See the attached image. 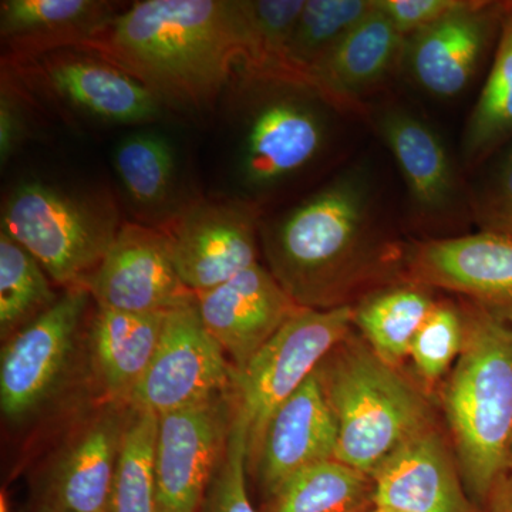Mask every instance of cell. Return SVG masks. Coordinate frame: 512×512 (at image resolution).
<instances>
[{
	"mask_svg": "<svg viewBox=\"0 0 512 512\" xmlns=\"http://www.w3.org/2000/svg\"><path fill=\"white\" fill-rule=\"evenodd\" d=\"M0 512H10L9 498L5 491H2V495H0Z\"/></svg>",
	"mask_w": 512,
	"mask_h": 512,
	"instance_id": "74e56055",
	"label": "cell"
},
{
	"mask_svg": "<svg viewBox=\"0 0 512 512\" xmlns=\"http://www.w3.org/2000/svg\"><path fill=\"white\" fill-rule=\"evenodd\" d=\"M491 158L490 170L468 195L471 218L481 231L512 234V140Z\"/></svg>",
	"mask_w": 512,
	"mask_h": 512,
	"instance_id": "836d02e7",
	"label": "cell"
},
{
	"mask_svg": "<svg viewBox=\"0 0 512 512\" xmlns=\"http://www.w3.org/2000/svg\"><path fill=\"white\" fill-rule=\"evenodd\" d=\"M376 128L399 165L417 221L453 224L464 212L471 215L450 153L426 121L393 106L377 116Z\"/></svg>",
	"mask_w": 512,
	"mask_h": 512,
	"instance_id": "2e32d148",
	"label": "cell"
},
{
	"mask_svg": "<svg viewBox=\"0 0 512 512\" xmlns=\"http://www.w3.org/2000/svg\"><path fill=\"white\" fill-rule=\"evenodd\" d=\"M248 441L237 417L232 420L227 448L200 512H256L247 488Z\"/></svg>",
	"mask_w": 512,
	"mask_h": 512,
	"instance_id": "d6a6232c",
	"label": "cell"
},
{
	"mask_svg": "<svg viewBox=\"0 0 512 512\" xmlns=\"http://www.w3.org/2000/svg\"><path fill=\"white\" fill-rule=\"evenodd\" d=\"M372 511H373V508H372V510H369V511H365V512H372Z\"/></svg>",
	"mask_w": 512,
	"mask_h": 512,
	"instance_id": "ab89813d",
	"label": "cell"
},
{
	"mask_svg": "<svg viewBox=\"0 0 512 512\" xmlns=\"http://www.w3.org/2000/svg\"><path fill=\"white\" fill-rule=\"evenodd\" d=\"M86 289L97 306L133 313H168L195 299L161 229L140 224H123Z\"/></svg>",
	"mask_w": 512,
	"mask_h": 512,
	"instance_id": "4fadbf2b",
	"label": "cell"
},
{
	"mask_svg": "<svg viewBox=\"0 0 512 512\" xmlns=\"http://www.w3.org/2000/svg\"><path fill=\"white\" fill-rule=\"evenodd\" d=\"M269 271L302 308L349 305L350 296L390 278L400 259L377 217L372 184L352 168L262 234Z\"/></svg>",
	"mask_w": 512,
	"mask_h": 512,
	"instance_id": "7a4b0ae2",
	"label": "cell"
},
{
	"mask_svg": "<svg viewBox=\"0 0 512 512\" xmlns=\"http://www.w3.org/2000/svg\"><path fill=\"white\" fill-rule=\"evenodd\" d=\"M96 0H3L0 35L16 57L30 59L66 47L82 49L114 18Z\"/></svg>",
	"mask_w": 512,
	"mask_h": 512,
	"instance_id": "44dd1931",
	"label": "cell"
},
{
	"mask_svg": "<svg viewBox=\"0 0 512 512\" xmlns=\"http://www.w3.org/2000/svg\"><path fill=\"white\" fill-rule=\"evenodd\" d=\"M59 299L42 265L0 232V333L8 340Z\"/></svg>",
	"mask_w": 512,
	"mask_h": 512,
	"instance_id": "f1b7e54d",
	"label": "cell"
},
{
	"mask_svg": "<svg viewBox=\"0 0 512 512\" xmlns=\"http://www.w3.org/2000/svg\"><path fill=\"white\" fill-rule=\"evenodd\" d=\"M119 221L110 198L28 181L5 201L2 232L67 291L86 288L123 227Z\"/></svg>",
	"mask_w": 512,
	"mask_h": 512,
	"instance_id": "5b68a950",
	"label": "cell"
},
{
	"mask_svg": "<svg viewBox=\"0 0 512 512\" xmlns=\"http://www.w3.org/2000/svg\"><path fill=\"white\" fill-rule=\"evenodd\" d=\"M504 2L467 0L466 6L406 37L403 63L414 83L437 99L470 86L500 35Z\"/></svg>",
	"mask_w": 512,
	"mask_h": 512,
	"instance_id": "5bb4252c",
	"label": "cell"
},
{
	"mask_svg": "<svg viewBox=\"0 0 512 512\" xmlns=\"http://www.w3.org/2000/svg\"><path fill=\"white\" fill-rule=\"evenodd\" d=\"M305 3L306 0H244L248 42L242 66L249 76L264 82H282L286 50Z\"/></svg>",
	"mask_w": 512,
	"mask_h": 512,
	"instance_id": "4dcf8cb0",
	"label": "cell"
},
{
	"mask_svg": "<svg viewBox=\"0 0 512 512\" xmlns=\"http://www.w3.org/2000/svg\"><path fill=\"white\" fill-rule=\"evenodd\" d=\"M26 136V120L18 101L5 87L0 97V163L5 165Z\"/></svg>",
	"mask_w": 512,
	"mask_h": 512,
	"instance_id": "d590c367",
	"label": "cell"
},
{
	"mask_svg": "<svg viewBox=\"0 0 512 512\" xmlns=\"http://www.w3.org/2000/svg\"><path fill=\"white\" fill-rule=\"evenodd\" d=\"M325 127L319 114L296 100H276L256 114L249 128L244 170L249 184L266 187L311 163Z\"/></svg>",
	"mask_w": 512,
	"mask_h": 512,
	"instance_id": "7402d4cb",
	"label": "cell"
},
{
	"mask_svg": "<svg viewBox=\"0 0 512 512\" xmlns=\"http://www.w3.org/2000/svg\"><path fill=\"white\" fill-rule=\"evenodd\" d=\"M404 46L406 36L375 5L316 67L308 90L335 109L365 114L360 94L382 83L403 63Z\"/></svg>",
	"mask_w": 512,
	"mask_h": 512,
	"instance_id": "d6986e66",
	"label": "cell"
},
{
	"mask_svg": "<svg viewBox=\"0 0 512 512\" xmlns=\"http://www.w3.org/2000/svg\"><path fill=\"white\" fill-rule=\"evenodd\" d=\"M466 3L467 0H376L377 8L406 37L439 22Z\"/></svg>",
	"mask_w": 512,
	"mask_h": 512,
	"instance_id": "e575fe53",
	"label": "cell"
},
{
	"mask_svg": "<svg viewBox=\"0 0 512 512\" xmlns=\"http://www.w3.org/2000/svg\"><path fill=\"white\" fill-rule=\"evenodd\" d=\"M319 372L338 424L335 458L366 476L431 427L426 400L366 342L348 336Z\"/></svg>",
	"mask_w": 512,
	"mask_h": 512,
	"instance_id": "277c9868",
	"label": "cell"
},
{
	"mask_svg": "<svg viewBox=\"0 0 512 512\" xmlns=\"http://www.w3.org/2000/svg\"><path fill=\"white\" fill-rule=\"evenodd\" d=\"M414 284L446 289L512 325V234L481 231L417 242L406 252Z\"/></svg>",
	"mask_w": 512,
	"mask_h": 512,
	"instance_id": "8fae6325",
	"label": "cell"
},
{
	"mask_svg": "<svg viewBox=\"0 0 512 512\" xmlns=\"http://www.w3.org/2000/svg\"><path fill=\"white\" fill-rule=\"evenodd\" d=\"M352 326L353 306L302 308L238 373L234 414L247 434L248 466L272 414L348 338Z\"/></svg>",
	"mask_w": 512,
	"mask_h": 512,
	"instance_id": "8992f818",
	"label": "cell"
},
{
	"mask_svg": "<svg viewBox=\"0 0 512 512\" xmlns=\"http://www.w3.org/2000/svg\"><path fill=\"white\" fill-rule=\"evenodd\" d=\"M244 0H144L82 47L120 67L161 104L208 109L247 56Z\"/></svg>",
	"mask_w": 512,
	"mask_h": 512,
	"instance_id": "6da1fadb",
	"label": "cell"
},
{
	"mask_svg": "<svg viewBox=\"0 0 512 512\" xmlns=\"http://www.w3.org/2000/svg\"><path fill=\"white\" fill-rule=\"evenodd\" d=\"M50 89L89 116L113 124L157 120L163 104L130 74L92 53H55L43 60Z\"/></svg>",
	"mask_w": 512,
	"mask_h": 512,
	"instance_id": "ffe728a7",
	"label": "cell"
},
{
	"mask_svg": "<svg viewBox=\"0 0 512 512\" xmlns=\"http://www.w3.org/2000/svg\"><path fill=\"white\" fill-rule=\"evenodd\" d=\"M114 168L138 207H160L173 192L174 153L160 134L134 133L123 138L114 151Z\"/></svg>",
	"mask_w": 512,
	"mask_h": 512,
	"instance_id": "f546056e",
	"label": "cell"
},
{
	"mask_svg": "<svg viewBox=\"0 0 512 512\" xmlns=\"http://www.w3.org/2000/svg\"><path fill=\"white\" fill-rule=\"evenodd\" d=\"M436 305L427 286H382L353 306V325L379 359L396 367L409 356L413 339Z\"/></svg>",
	"mask_w": 512,
	"mask_h": 512,
	"instance_id": "cb8c5ba5",
	"label": "cell"
},
{
	"mask_svg": "<svg viewBox=\"0 0 512 512\" xmlns=\"http://www.w3.org/2000/svg\"><path fill=\"white\" fill-rule=\"evenodd\" d=\"M264 512H365L373 505V478L330 458L302 468L269 495Z\"/></svg>",
	"mask_w": 512,
	"mask_h": 512,
	"instance_id": "484cf974",
	"label": "cell"
},
{
	"mask_svg": "<svg viewBox=\"0 0 512 512\" xmlns=\"http://www.w3.org/2000/svg\"><path fill=\"white\" fill-rule=\"evenodd\" d=\"M158 228L181 281L195 295L258 264V210L251 202L197 201Z\"/></svg>",
	"mask_w": 512,
	"mask_h": 512,
	"instance_id": "9c48e42d",
	"label": "cell"
},
{
	"mask_svg": "<svg viewBox=\"0 0 512 512\" xmlns=\"http://www.w3.org/2000/svg\"><path fill=\"white\" fill-rule=\"evenodd\" d=\"M158 423L156 413L131 407L107 512H157Z\"/></svg>",
	"mask_w": 512,
	"mask_h": 512,
	"instance_id": "83f0119b",
	"label": "cell"
},
{
	"mask_svg": "<svg viewBox=\"0 0 512 512\" xmlns=\"http://www.w3.org/2000/svg\"><path fill=\"white\" fill-rule=\"evenodd\" d=\"M373 505L399 512H477L436 430L420 431L373 476Z\"/></svg>",
	"mask_w": 512,
	"mask_h": 512,
	"instance_id": "ac0fdd59",
	"label": "cell"
},
{
	"mask_svg": "<svg viewBox=\"0 0 512 512\" xmlns=\"http://www.w3.org/2000/svg\"><path fill=\"white\" fill-rule=\"evenodd\" d=\"M234 420L228 393L161 414L157 439V512H200Z\"/></svg>",
	"mask_w": 512,
	"mask_h": 512,
	"instance_id": "30bf717a",
	"label": "cell"
},
{
	"mask_svg": "<svg viewBox=\"0 0 512 512\" xmlns=\"http://www.w3.org/2000/svg\"><path fill=\"white\" fill-rule=\"evenodd\" d=\"M195 299L202 323L237 375L302 309L259 262Z\"/></svg>",
	"mask_w": 512,
	"mask_h": 512,
	"instance_id": "9a60e30c",
	"label": "cell"
},
{
	"mask_svg": "<svg viewBox=\"0 0 512 512\" xmlns=\"http://www.w3.org/2000/svg\"><path fill=\"white\" fill-rule=\"evenodd\" d=\"M463 343V311L451 303L437 302L413 339L409 356L421 379L434 383L457 362Z\"/></svg>",
	"mask_w": 512,
	"mask_h": 512,
	"instance_id": "1f68e13d",
	"label": "cell"
},
{
	"mask_svg": "<svg viewBox=\"0 0 512 512\" xmlns=\"http://www.w3.org/2000/svg\"><path fill=\"white\" fill-rule=\"evenodd\" d=\"M167 313L97 306L90 330L94 367L111 402L128 404L156 353Z\"/></svg>",
	"mask_w": 512,
	"mask_h": 512,
	"instance_id": "603a6c76",
	"label": "cell"
},
{
	"mask_svg": "<svg viewBox=\"0 0 512 512\" xmlns=\"http://www.w3.org/2000/svg\"><path fill=\"white\" fill-rule=\"evenodd\" d=\"M464 343L444 389V410L468 497L483 510L512 473V325L468 302Z\"/></svg>",
	"mask_w": 512,
	"mask_h": 512,
	"instance_id": "3957f363",
	"label": "cell"
},
{
	"mask_svg": "<svg viewBox=\"0 0 512 512\" xmlns=\"http://www.w3.org/2000/svg\"><path fill=\"white\" fill-rule=\"evenodd\" d=\"M372 512H399V511H393V510H387V508L375 507V508H373Z\"/></svg>",
	"mask_w": 512,
	"mask_h": 512,
	"instance_id": "f35d334b",
	"label": "cell"
},
{
	"mask_svg": "<svg viewBox=\"0 0 512 512\" xmlns=\"http://www.w3.org/2000/svg\"><path fill=\"white\" fill-rule=\"evenodd\" d=\"M375 5V0H306L286 50L281 84L308 89L316 67Z\"/></svg>",
	"mask_w": 512,
	"mask_h": 512,
	"instance_id": "4316f807",
	"label": "cell"
},
{
	"mask_svg": "<svg viewBox=\"0 0 512 512\" xmlns=\"http://www.w3.org/2000/svg\"><path fill=\"white\" fill-rule=\"evenodd\" d=\"M235 380L234 366L202 323L194 299L165 315L156 353L128 406L161 416L228 393Z\"/></svg>",
	"mask_w": 512,
	"mask_h": 512,
	"instance_id": "52a82bcc",
	"label": "cell"
},
{
	"mask_svg": "<svg viewBox=\"0 0 512 512\" xmlns=\"http://www.w3.org/2000/svg\"><path fill=\"white\" fill-rule=\"evenodd\" d=\"M481 511L512 512V473L495 484Z\"/></svg>",
	"mask_w": 512,
	"mask_h": 512,
	"instance_id": "8d00e7d4",
	"label": "cell"
},
{
	"mask_svg": "<svg viewBox=\"0 0 512 512\" xmlns=\"http://www.w3.org/2000/svg\"><path fill=\"white\" fill-rule=\"evenodd\" d=\"M131 407L111 402L74 430L37 484L33 512H107Z\"/></svg>",
	"mask_w": 512,
	"mask_h": 512,
	"instance_id": "7c38bea8",
	"label": "cell"
},
{
	"mask_svg": "<svg viewBox=\"0 0 512 512\" xmlns=\"http://www.w3.org/2000/svg\"><path fill=\"white\" fill-rule=\"evenodd\" d=\"M338 424L319 369L272 414L254 460L266 498L302 468L335 458Z\"/></svg>",
	"mask_w": 512,
	"mask_h": 512,
	"instance_id": "e0dca14e",
	"label": "cell"
},
{
	"mask_svg": "<svg viewBox=\"0 0 512 512\" xmlns=\"http://www.w3.org/2000/svg\"><path fill=\"white\" fill-rule=\"evenodd\" d=\"M512 140V0L504 2L493 66L464 128L467 167L490 160Z\"/></svg>",
	"mask_w": 512,
	"mask_h": 512,
	"instance_id": "d4e9b609",
	"label": "cell"
},
{
	"mask_svg": "<svg viewBox=\"0 0 512 512\" xmlns=\"http://www.w3.org/2000/svg\"><path fill=\"white\" fill-rule=\"evenodd\" d=\"M90 292L67 289L28 325L10 336L0 356V409L20 421L55 393L72 360Z\"/></svg>",
	"mask_w": 512,
	"mask_h": 512,
	"instance_id": "ba28073f",
	"label": "cell"
}]
</instances>
